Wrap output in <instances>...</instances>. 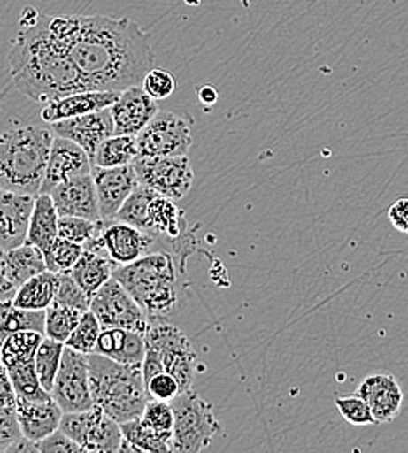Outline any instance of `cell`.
I'll list each match as a JSON object with an SVG mask.
<instances>
[{
  "mask_svg": "<svg viewBox=\"0 0 408 453\" xmlns=\"http://www.w3.org/2000/svg\"><path fill=\"white\" fill-rule=\"evenodd\" d=\"M50 196L58 210L59 217H82L93 222H104L91 173L59 183L50 192Z\"/></svg>",
  "mask_w": 408,
  "mask_h": 453,
  "instance_id": "cell-14",
  "label": "cell"
},
{
  "mask_svg": "<svg viewBox=\"0 0 408 453\" xmlns=\"http://www.w3.org/2000/svg\"><path fill=\"white\" fill-rule=\"evenodd\" d=\"M197 95H199V100L203 105H213L219 100V93L213 86H203Z\"/></svg>",
  "mask_w": 408,
  "mask_h": 453,
  "instance_id": "cell-49",
  "label": "cell"
},
{
  "mask_svg": "<svg viewBox=\"0 0 408 453\" xmlns=\"http://www.w3.org/2000/svg\"><path fill=\"white\" fill-rule=\"evenodd\" d=\"M116 134L138 136L147 124L158 115V100H154L142 84L129 86L120 91L116 104L111 107Z\"/></svg>",
  "mask_w": 408,
  "mask_h": 453,
  "instance_id": "cell-17",
  "label": "cell"
},
{
  "mask_svg": "<svg viewBox=\"0 0 408 453\" xmlns=\"http://www.w3.org/2000/svg\"><path fill=\"white\" fill-rule=\"evenodd\" d=\"M142 88L154 98V100H166L175 93L176 81L172 72L163 68H152L143 77Z\"/></svg>",
  "mask_w": 408,
  "mask_h": 453,
  "instance_id": "cell-42",
  "label": "cell"
},
{
  "mask_svg": "<svg viewBox=\"0 0 408 453\" xmlns=\"http://www.w3.org/2000/svg\"><path fill=\"white\" fill-rule=\"evenodd\" d=\"M93 180L98 196L100 215L104 222H114L119 210L126 199L136 190L140 180L133 165L117 166V168H98L93 166Z\"/></svg>",
  "mask_w": 408,
  "mask_h": 453,
  "instance_id": "cell-13",
  "label": "cell"
},
{
  "mask_svg": "<svg viewBox=\"0 0 408 453\" xmlns=\"http://www.w3.org/2000/svg\"><path fill=\"white\" fill-rule=\"evenodd\" d=\"M59 431L72 438L84 452H122L124 434L120 424L98 406L63 413Z\"/></svg>",
  "mask_w": 408,
  "mask_h": 453,
  "instance_id": "cell-7",
  "label": "cell"
},
{
  "mask_svg": "<svg viewBox=\"0 0 408 453\" xmlns=\"http://www.w3.org/2000/svg\"><path fill=\"white\" fill-rule=\"evenodd\" d=\"M53 140V129L39 126H14L0 133V187L39 196Z\"/></svg>",
  "mask_w": 408,
  "mask_h": 453,
  "instance_id": "cell-3",
  "label": "cell"
},
{
  "mask_svg": "<svg viewBox=\"0 0 408 453\" xmlns=\"http://www.w3.org/2000/svg\"><path fill=\"white\" fill-rule=\"evenodd\" d=\"M117 264L104 251L86 250L70 271L75 283L79 284L91 298L93 295L114 278Z\"/></svg>",
  "mask_w": 408,
  "mask_h": 453,
  "instance_id": "cell-25",
  "label": "cell"
},
{
  "mask_svg": "<svg viewBox=\"0 0 408 453\" xmlns=\"http://www.w3.org/2000/svg\"><path fill=\"white\" fill-rule=\"evenodd\" d=\"M93 171V161L88 152L68 138L57 136L51 145L50 163L41 192L50 194L57 185L72 180L75 176L89 174Z\"/></svg>",
  "mask_w": 408,
  "mask_h": 453,
  "instance_id": "cell-19",
  "label": "cell"
},
{
  "mask_svg": "<svg viewBox=\"0 0 408 453\" xmlns=\"http://www.w3.org/2000/svg\"><path fill=\"white\" fill-rule=\"evenodd\" d=\"M389 222L396 230L408 234V199H398L396 203L391 204L389 211H388Z\"/></svg>",
  "mask_w": 408,
  "mask_h": 453,
  "instance_id": "cell-46",
  "label": "cell"
},
{
  "mask_svg": "<svg viewBox=\"0 0 408 453\" xmlns=\"http://www.w3.org/2000/svg\"><path fill=\"white\" fill-rule=\"evenodd\" d=\"M0 265L16 288L27 283L34 276L48 271V264L42 250H39L30 242H23L21 246L2 251Z\"/></svg>",
  "mask_w": 408,
  "mask_h": 453,
  "instance_id": "cell-24",
  "label": "cell"
},
{
  "mask_svg": "<svg viewBox=\"0 0 408 453\" xmlns=\"http://www.w3.org/2000/svg\"><path fill=\"white\" fill-rule=\"evenodd\" d=\"M63 350H65V343L58 340L50 339V337H44L37 349L35 368H37L41 384L48 393H51L55 388Z\"/></svg>",
  "mask_w": 408,
  "mask_h": 453,
  "instance_id": "cell-33",
  "label": "cell"
},
{
  "mask_svg": "<svg viewBox=\"0 0 408 453\" xmlns=\"http://www.w3.org/2000/svg\"><path fill=\"white\" fill-rule=\"evenodd\" d=\"M138 157H178L192 147V122L175 112H158L136 136Z\"/></svg>",
  "mask_w": 408,
  "mask_h": 453,
  "instance_id": "cell-9",
  "label": "cell"
},
{
  "mask_svg": "<svg viewBox=\"0 0 408 453\" xmlns=\"http://www.w3.org/2000/svg\"><path fill=\"white\" fill-rule=\"evenodd\" d=\"M335 406L343 418L350 422V426H373L375 417L368 406V403L359 396L335 397Z\"/></svg>",
  "mask_w": 408,
  "mask_h": 453,
  "instance_id": "cell-41",
  "label": "cell"
},
{
  "mask_svg": "<svg viewBox=\"0 0 408 453\" xmlns=\"http://www.w3.org/2000/svg\"><path fill=\"white\" fill-rule=\"evenodd\" d=\"M119 95L120 91H96V89L72 93L46 104V107L41 111V119L48 124H55L65 119H73L79 115L111 109L116 104Z\"/></svg>",
  "mask_w": 408,
  "mask_h": 453,
  "instance_id": "cell-22",
  "label": "cell"
},
{
  "mask_svg": "<svg viewBox=\"0 0 408 453\" xmlns=\"http://www.w3.org/2000/svg\"><path fill=\"white\" fill-rule=\"evenodd\" d=\"M147 343L145 335L124 328H104L96 345V352L124 365L142 366Z\"/></svg>",
  "mask_w": 408,
  "mask_h": 453,
  "instance_id": "cell-23",
  "label": "cell"
},
{
  "mask_svg": "<svg viewBox=\"0 0 408 453\" xmlns=\"http://www.w3.org/2000/svg\"><path fill=\"white\" fill-rule=\"evenodd\" d=\"M145 388L150 399H159V401H173L178 395H181V388L178 380L168 372L154 375L150 380L145 382Z\"/></svg>",
  "mask_w": 408,
  "mask_h": 453,
  "instance_id": "cell-44",
  "label": "cell"
},
{
  "mask_svg": "<svg viewBox=\"0 0 408 453\" xmlns=\"http://www.w3.org/2000/svg\"><path fill=\"white\" fill-rule=\"evenodd\" d=\"M358 395L368 403L375 417V424L393 422L404 406V391L398 380L388 373L366 377L361 382Z\"/></svg>",
  "mask_w": 408,
  "mask_h": 453,
  "instance_id": "cell-20",
  "label": "cell"
},
{
  "mask_svg": "<svg viewBox=\"0 0 408 453\" xmlns=\"http://www.w3.org/2000/svg\"><path fill=\"white\" fill-rule=\"evenodd\" d=\"M185 4H189V5H199L201 0H185Z\"/></svg>",
  "mask_w": 408,
  "mask_h": 453,
  "instance_id": "cell-50",
  "label": "cell"
},
{
  "mask_svg": "<svg viewBox=\"0 0 408 453\" xmlns=\"http://www.w3.org/2000/svg\"><path fill=\"white\" fill-rule=\"evenodd\" d=\"M105 222H93L82 217H59L58 237L88 246L102 235Z\"/></svg>",
  "mask_w": 408,
  "mask_h": 453,
  "instance_id": "cell-38",
  "label": "cell"
},
{
  "mask_svg": "<svg viewBox=\"0 0 408 453\" xmlns=\"http://www.w3.org/2000/svg\"><path fill=\"white\" fill-rule=\"evenodd\" d=\"M89 311L104 328H124L145 335L150 326V319L142 305L116 278L109 280L93 295Z\"/></svg>",
  "mask_w": 408,
  "mask_h": 453,
  "instance_id": "cell-10",
  "label": "cell"
},
{
  "mask_svg": "<svg viewBox=\"0 0 408 453\" xmlns=\"http://www.w3.org/2000/svg\"><path fill=\"white\" fill-rule=\"evenodd\" d=\"M82 314L84 312L79 311V309L61 305V303H53L51 307L46 309V332H44V335L50 337V339L66 343V340L70 339L72 332L77 328Z\"/></svg>",
  "mask_w": 408,
  "mask_h": 453,
  "instance_id": "cell-35",
  "label": "cell"
},
{
  "mask_svg": "<svg viewBox=\"0 0 408 453\" xmlns=\"http://www.w3.org/2000/svg\"><path fill=\"white\" fill-rule=\"evenodd\" d=\"M175 413L172 453H197L222 433V424L215 417L213 406L192 389L170 401Z\"/></svg>",
  "mask_w": 408,
  "mask_h": 453,
  "instance_id": "cell-6",
  "label": "cell"
},
{
  "mask_svg": "<svg viewBox=\"0 0 408 453\" xmlns=\"http://www.w3.org/2000/svg\"><path fill=\"white\" fill-rule=\"evenodd\" d=\"M23 438L16 408L0 403V453L9 452V449Z\"/></svg>",
  "mask_w": 408,
  "mask_h": 453,
  "instance_id": "cell-43",
  "label": "cell"
},
{
  "mask_svg": "<svg viewBox=\"0 0 408 453\" xmlns=\"http://www.w3.org/2000/svg\"><path fill=\"white\" fill-rule=\"evenodd\" d=\"M138 159V142L136 136L131 134H112L107 140H104L95 156H93V166L98 168H117L133 165Z\"/></svg>",
  "mask_w": 408,
  "mask_h": 453,
  "instance_id": "cell-28",
  "label": "cell"
},
{
  "mask_svg": "<svg viewBox=\"0 0 408 453\" xmlns=\"http://www.w3.org/2000/svg\"><path fill=\"white\" fill-rule=\"evenodd\" d=\"M16 291H18V288L7 278V274L4 273V269H2V265H0V302L12 300L14 295H16Z\"/></svg>",
  "mask_w": 408,
  "mask_h": 453,
  "instance_id": "cell-48",
  "label": "cell"
},
{
  "mask_svg": "<svg viewBox=\"0 0 408 453\" xmlns=\"http://www.w3.org/2000/svg\"><path fill=\"white\" fill-rule=\"evenodd\" d=\"M84 452L72 438L63 431H55L42 441H39V453H77Z\"/></svg>",
  "mask_w": 408,
  "mask_h": 453,
  "instance_id": "cell-45",
  "label": "cell"
},
{
  "mask_svg": "<svg viewBox=\"0 0 408 453\" xmlns=\"http://www.w3.org/2000/svg\"><path fill=\"white\" fill-rule=\"evenodd\" d=\"M135 171L142 185L170 199H181L194 183V170L187 156L138 157Z\"/></svg>",
  "mask_w": 408,
  "mask_h": 453,
  "instance_id": "cell-12",
  "label": "cell"
},
{
  "mask_svg": "<svg viewBox=\"0 0 408 453\" xmlns=\"http://www.w3.org/2000/svg\"><path fill=\"white\" fill-rule=\"evenodd\" d=\"M102 330H104V326L98 321V318L91 311H86L82 314L77 328L72 332L70 339L66 340L65 345L72 347L73 350L84 352V354L96 352V345H98V340L102 335Z\"/></svg>",
  "mask_w": 408,
  "mask_h": 453,
  "instance_id": "cell-37",
  "label": "cell"
},
{
  "mask_svg": "<svg viewBox=\"0 0 408 453\" xmlns=\"http://www.w3.org/2000/svg\"><path fill=\"white\" fill-rule=\"evenodd\" d=\"M46 332V311H27L12 303V300L0 302V345L14 332Z\"/></svg>",
  "mask_w": 408,
  "mask_h": 453,
  "instance_id": "cell-29",
  "label": "cell"
},
{
  "mask_svg": "<svg viewBox=\"0 0 408 453\" xmlns=\"http://www.w3.org/2000/svg\"><path fill=\"white\" fill-rule=\"evenodd\" d=\"M2 251H4V250H2V248H0V255H2Z\"/></svg>",
  "mask_w": 408,
  "mask_h": 453,
  "instance_id": "cell-51",
  "label": "cell"
},
{
  "mask_svg": "<svg viewBox=\"0 0 408 453\" xmlns=\"http://www.w3.org/2000/svg\"><path fill=\"white\" fill-rule=\"evenodd\" d=\"M158 192L145 185H138L136 190L126 199L122 208L117 213V222H124L129 226H136L140 230H147V219H149V206Z\"/></svg>",
  "mask_w": 408,
  "mask_h": 453,
  "instance_id": "cell-34",
  "label": "cell"
},
{
  "mask_svg": "<svg viewBox=\"0 0 408 453\" xmlns=\"http://www.w3.org/2000/svg\"><path fill=\"white\" fill-rule=\"evenodd\" d=\"M88 359L95 406L119 424L138 418L150 399L142 366L119 363L100 352L88 354Z\"/></svg>",
  "mask_w": 408,
  "mask_h": 453,
  "instance_id": "cell-5",
  "label": "cell"
},
{
  "mask_svg": "<svg viewBox=\"0 0 408 453\" xmlns=\"http://www.w3.org/2000/svg\"><path fill=\"white\" fill-rule=\"evenodd\" d=\"M35 196L0 187V248L12 250L27 242Z\"/></svg>",
  "mask_w": 408,
  "mask_h": 453,
  "instance_id": "cell-18",
  "label": "cell"
},
{
  "mask_svg": "<svg viewBox=\"0 0 408 453\" xmlns=\"http://www.w3.org/2000/svg\"><path fill=\"white\" fill-rule=\"evenodd\" d=\"M138 418L143 424H147L150 429H154L166 443L172 445L173 426H175V413H173V406H172L170 401L149 399L143 413Z\"/></svg>",
  "mask_w": 408,
  "mask_h": 453,
  "instance_id": "cell-36",
  "label": "cell"
},
{
  "mask_svg": "<svg viewBox=\"0 0 408 453\" xmlns=\"http://www.w3.org/2000/svg\"><path fill=\"white\" fill-rule=\"evenodd\" d=\"M102 246L117 265H126L158 251V239L136 226L114 220L104 226Z\"/></svg>",
  "mask_w": 408,
  "mask_h": 453,
  "instance_id": "cell-15",
  "label": "cell"
},
{
  "mask_svg": "<svg viewBox=\"0 0 408 453\" xmlns=\"http://www.w3.org/2000/svg\"><path fill=\"white\" fill-rule=\"evenodd\" d=\"M84 253V246L68 239L58 237L50 251L44 253L48 269L53 273H70L81 255Z\"/></svg>",
  "mask_w": 408,
  "mask_h": 453,
  "instance_id": "cell-39",
  "label": "cell"
},
{
  "mask_svg": "<svg viewBox=\"0 0 408 453\" xmlns=\"http://www.w3.org/2000/svg\"><path fill=\"white\" fill-rule=\"evenodd\" d=\"M16 401H18V396H16V391H14L11 377H9V370L0 359V403L5 406L16 408Z\"/></svg>",
  "mask_w": 408,
  "mask_h": 453,
  "instance_id": "cell-47",
  "label": "cell"
},
{
  "mask_svg": "<svg viewBox=\"0 0 408 453\" xmlns=\"http://www.w3.org/2000/svg\"><path fill=\"white\" fill-rule=\"evenodd\" d=\"M50 28L70 51L88 89L124 91L152 70L150 35L129 18L50 16Z\"/></svg>",
  "mask_w": 408,
  "mask_h": 453,
  "instance_id": "cell-1",
  "label": "cell"
},
{
  "mask_svg": "<svg viewBox=\"0 0 408 453\" xmlns=\"http://www.w3.org/2000/svg\"><path fill=\"white\" fill-rule=\"evenodd\" d=\"M44 337H46L44 334L30 332V330H21V332L11 334L0 345L2 363L7 368H11V366L19 365V363L35 361L37 349H39V345H41Z\"/></svg>",
  "mask_w": 408,
  "mask_h": 453,
  "instance_id": "cell-31",
  "label": "cell"
},
{
  "mask_svg": "<svg viewBox=\"0 0 408 453\" xmlns=\"http://www.w3.org/2000/svg\"><path fill=\"white\" fill-rule=\"evenodd\" d=\"M124 434L122 452L172 453L170 443H166L154 429L143 424L140 418L120 424Z\"/></svg>",
  "mask_w": 408,
  "mask_h": 453,
  "instance_id": "cell-30",
  "label": "cell"
},
{
  "mask_svg": "<svg viewBox=\"0 0 408 453\" xmlns=\"http://www.w3.org/2000/svg\"><path fill=\"white\" fill-rule=\"evenodd\" d=\"M58 280V273H53L50 269L34 276L18 288L12 303L27 311H46L55 303Z\"/></svg>",
  "mask_w": 408,
  "mask_h": 453,
  "instance_id": "cell-27",
  "label": "cell"
},
{
  "mask_svg": "<svg viewBox=\"0 0 408 453\" xmlns=\"http://www.w3.org/2000/svg\"><path fill=\"white\" fill-rule=\"evenodd\" d=\"M51 396L58 403L63 413L84 411L95 406L89 382L88 354L65 345Z\"/></svg>",
  "mask_w": 408,
  "mask_h": 453,
  "instance_id": "cell-11",
  "label": "cell"
},
{
  "mask_svg": "<svg viewBox=\"0 0 408 453\" xmlns=\"http://www.w3.org/2000/svg\"><path fill=\"white\" fill-rule=\"evenodd\" d=\"M48 14L21 27L9 50V70L16 89L37 104L89 91L68 48L51 32Z\"/></svg>",
  "mask_w": 408,
  "mask_h": 453,
  "instance_id": "cell-2",
  "label": "cell"
},
{
  "mask_svg": "<svg viewBox=\"0 0 408 453\" xmlns=\"http://www.w3.org/2000/svg\"><path fill=\"white\" fill-rule=\"evenodd\" d=\"M58 210L50 194L35 196V204L28 226L27 242L42 250V253L50 251L55 241L58 239Z\"/></svg>",
  "mask_w": 408,
  "mask_h": 453,
  "instance_id": "cell-26",
  "label": "cell"
},
{
  "mask_svg": "<svg viewBox=\"0 0 408 453\" xmlns=\"http://www.w3.org/2000/svg\"><path fill=\"white\" fill-rule=\"evenodd\" d=\"M7 370H9V377H11L14 391H16V396L30 399V401H46V399L53 397L51 393H48L41 384V379H39V373L35 368V361L19 363Z\"/></svg>",
  "mask_w": 408,
  "mask_h": 453,
  "instance_id": "cell-32",
  "label": "cell"
},
{
  "mask_svg": "<svg viewBox=\"0 0 408 453\" xmlns=\"http://www.w3.org/2000/svg\"><path fill=\"white\" fill-rule=\"evenodd\" d=\"M178 262L168 251H152L117 265L114 278L142 305L150 323L165 321L178 307Z\"/></svg>",
  "mask_w": 408,
  "mask_h": 453,
  "instance_id": "cell-4",
  "label": "cell"
},
{
  "mask_svg": "<svg viewBox=\"0 0 408 453\" xmlns=\"http://www.w3.org/2000/svg\"><path fill=\"white\" fill-rule=\"evenodd\" d=\"M58 289L55 296V303L68 305L73 309H79L82 312L89 311L91 307V296L75 283L70 273H58Z\"/></svg>",
  "mask_w": 408,
  "mask_h": 453,
  "instance_id": "cell-40",
  "label": "cell"
},
{
  "mask_svg": "<svg viewBox=\"0 0 408 453\" xmlns=\"http://www.w3.org/2000/svg\"><path fill=\"white\" fill-rule=\"evenodd\" d=\"M51 129L57 136L68 138L73 143H77L79 147H82L91 159H93L98 145L116 133L111 109L59 120V122L51 124Z\"/></svg>",
  "mask_w": 408,
  "mask_h": 453,
  "instance_id": "cell-16",
  "label": "cell"
},
{
  "mask_svg": "<svg viewBox=\"0 0 408 453\" xmlns=\"http://www.w3.org/2000/svg\"><path fill=\"white\" fill-rule=\"evenodd\" d=\"M16 415L23 436L39 443L55 431H58L63 410L53 397L46 401H30L18 397Z\"/></svg>",
  "mask_w": 408,
  "mask_h": 453,
  "instance_id": "cell-21",
  "label": "cell"
},
{
  "mask_svg": "<svg viewBox=\"0 0 408 453\" xmlns=\"http://www.w3.org/2000/svg\"><path fill=\"white\" fill-rule=\"evenodd\" d=\"M145 343L149 349L156 350L163 359L165 372L172 373L178 380L181 393L192 389L196 379V361L197 354L187 339V335L173 325H166L165 321L150 323Z\"/></svg>",
  "mask_w": 408,
  "mask_h": 453,
  "instance_id": "cell-8",
  "label": "cell"
}]
</instances>
